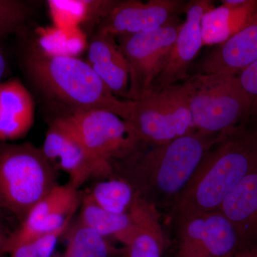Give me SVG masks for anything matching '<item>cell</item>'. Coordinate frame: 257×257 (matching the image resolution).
<instances>
[{
  "mask_svg": "<svg viewBox=\"0 0 257 257\" xmlns=\"http://www.w3.org/2000/svg\"><path fill=\"white\" fill-rule=\"evenodd\" d=\"M219 135L196 131L161 145L143 142L127 157L113 162L114 175L157 210L172 211Z\"/></svg>",
  "mask_w": 257,
  "mask_h": 257,
  "instance_id": "obj_1",
  "label": "cell"
},
{
  "mask_svg": "<svg viewBox=\"0 0 257 257\" xmlns=\"http://www.w3.org/2000/svg\"><path fill=\"white\" fill-rule=\"evenodd\" d=\"M256 117L219 134L172 209L175 216L218 210L233 189L257 170Z\"/></svg>",
  "mask_w": 257,
  "mask_h": 257,
  "instance_id": "obj_2",
  "label": "cell"
},
{
  "mask_svg": "<svg viewBox=\"0 0 257 257\" xmlns=\"http://www.w3.org/2000/svg\"><path fill=\"white\" fill-rule=\"evenodd\" d=\"M24 64L35 87L69 108L70 114L102 109L128 119L132 101L115 96L87 61L46 55L33 45L25 55Z\"/></svg>",
  "mask_w": 257,
  "mask_h": 257,
  "instance_id": "obj_3",
  "label": "cell"
},
{
  "mask_svg": "<svg viewBox=\"0 0 257 257\" xmlns=\"http://www.w3.org/2000/svg\"><path fill=\"white\" fill-rule=\"evenodd\" d=\"M181 84L198 132L219 135L257 115V99L245 92L237 74L198 72Z\"/></svg>",
  "mask_w": 257,
  "mask_h": 257,
  "instance_id": "obj_4",
  "label": "cell"
},
{
  "mask_svg": "<svg viewBox=\"0 0 257 257\" xmlns=\"http://www.w3.org/2000/svg\"><path fill=\"white\" fill-rule=\"evenodd\" d=\"M57 171L41 147L0 143V210L10 211L21 224L30 209L58 185Z\"/></svg>",
  "mask_w": 257,
  "mask_h": 257,
  "instance_id": "obj_5",
  "label": "cell"
},
{
  "mask_svg": "<svg viewBox=\"0 0 257 257\" xmlns=\"http://www.w3.org/2000/svg\"><path fill=\"white\" fill-rule=\"evenodd\" d=\"M126 121L142 141L153 145L170 143L197 131L179 83L132 101Z\"/></svg>",
  "mask_w": 257,
  "mask_h": 257,
  "instance_id": "obj_6",
  "label": "cell"
},
{
  "mask_svg": "<svg viewBox=\"0 0 257 257\" xmlns=\"http://www.w3.org/2000/svg\"><path fill=\"white\" fill-rule=\"evenodd\" d=\"M182 24L178 16L155 31L119 37V46L130 67L127 100L151 92L168 60Z\"/></svg>",
  "mask_w": 257,
  "mask_h": 257,
  "instance_id": "obj_7",
  "label": "cell"
},
{
  "mask_svg": "<svg viewBox=\"0 0 257 257\" xmlns=\"http://www.w3.org/2000/svg\"><path fill=\"white\" fill-rule=\"evenodd\" d=\"M60 119L94 155L111 165L143 143L128 121L111 111H76Z\"/></svg>",
  "mask_w": 257,
  "mask_h": 257,
  "instance_id": "obj_8",
  "label": "cell"
},
{
  "mask_svg": "<svg viewBox=\"0 0 257 257\" xmlns=\"http://www.w3.org/2000/svg\"><path fill=\"white\" fill-rule=\"evenodd\" d=\"M41 148L57 170L68 175V184L74 188L91 179L114 176L112 165L94 155L60 118L50 124Z\"/></svg>",
  "mask_w": 257,
  "mask_h": 257,
  "instance_id": "obj_9",
  "label": "cell"
},
{
  "mask_svg": "<svg viewBox=\"0 0 257 257\" xmlns=\"http://www.w3.org/2000/svg\"><path fill=\"white\" fill-rule=\"evenodd\" d=\"M182 0L114 1L99 22L98 32L114 37L155 31L184 12Z\"/></svg>",
  "mask_w": 257,
  "mask_h": 257,
  "instance_id": "obj_10",
  "label": "cell"
},
{
  "mask_svg": "<svg viewBox=\"0 0 257 257\" xmlns=\"http://www.w3.org/2000/svg\"><path fill=\"white\" fill-rule=\"evenodd\" d=\"M82 196L69 184L56 186L30 209L20 226L10 232L5 253L41 235L53 232L72 221Z\"/></svg>",
  "mask_w": 257,
  "mask_h": 257,
  "instance_id": "obj_11",
  "label": "cell"
},
{
  "mask_svg": "<svg viewBox=\"0 0 257 257\" xmlns=\"http://www.w3.org/2000/svg\"><path fill=\"white\" fill-rule=\"evenodd\" d=\"M214 7L213 2L209 0H192L186 4L185 21L181 25L168 60L154 83L152 91L161 90L188 78L191 64L203 47L201 31L203 15Z\"/></svg>",
  "mask_w": 257,
  "mask_h": 257,
  "instance_id": "obj_12",
  "label": "cell"
},
{
  "mask_svg": "<svg viewBox=\"0 0 257 257\" xmlns=\"http://www.w3.org/2000/svg\"><path fill=\"white\" fill-rule=\"evenodd\" d=\"M35 118V101L23 83L17 78L0 82V143L26 137Z\"/></svg>",
  "mask_w": 257,
  "mask_h": 257,
  "instance_id": "obj_13",
  "label": "cell"
},
{
  "mask_svg": "<svg viewBox=\"0 0 257 257\" xmlns=\"http://www.w3.org/2000/svg\"><path fill=\"white\" fill-rule=\"evenodd\" d=\"M257 61V12L247 25L221 45L201 64L199 73L238 74Z\"/></svg>",
  "mask_w": 257,
  "mask_h": 257,
  "instance_id": "obj_14",
  "label": "cell"
},
{
  "mask_svg": "<svg viewBox=\"0 0 257 257\" xmlns=\"http://www.w3.org/2000/svg\"><path fill=\"white\" fill-rule=\"evenodd\" d=\"M86 61L115 96L127 100L130 67L114 37L97 32L88 45Z\"/></svg>",
  "mask_w": 257,
  "mask_h": 257,
  "instance_id": "obj_15",
  "label": "cell"
},
{
  "mask_svg": "<svg viewBox=\"0 0 257 257\" xmlns=\"http://www.w3.org/2000/svg\"><path fill=\"white\" fill-rule=\"evenodd\" d=\"M218 211L232 224L242 248L257 244V170L233 189Z\"/></svg>",
  "mask_w": 257,
  "mask_h": 257,
  "instance_id": "obj_16",
  "label": "cell"
},
{
  "mask_svg": "<svg viewBox=\"0 0 257 257\" xmlns=\"http://www.w3.org/2000/svg\"><path fill=\"white\" fill-rule=\"evenodd\" d=\"M130 211L135 228L120 257H164L167 240L159 211L138 194Z\"/></svg>",
  "mask_w": 257,
  "mask_h": 257,
  "instance_id": "obj_17",
  "label": "cell"
},
{
  "mask_svg": "<svg viewBox=\"0 0 257 257\" xmlns=\"http://www.w3.org/2000/svg\"><path fill=\"white\" fill-rule=\"evenodd\" d=\"M257 12V0H226L204 13L201 22L203 46L219 45L244 28Z\"/></svg>",
  "mask_w": 257,
  "mask_h": 257,
  "instance_id": "obj_18",
  "label": "cell"
},
{
  "mask_svg": "<svg viewBox=\"0 0 257 257\" xmlns=\"http://www.w3.org/2000/svg\"><path fill=\"white\" fill-rule=\"evenodd\" d=\"M79 220L101 236L113 238L126 244L133 233L135 220L132 213L116 214L96 205L87 194L82 196Z\"/></svg>",
  "mask_w": 257,
  "mask_h": 257,
  "instance_id": "obj_19",
  "label": "cell"
},
{
  "mask_svg": "<svg viewBox=\"0 0 257 257\" xmlns=\"http://www.w3.org/2000/svg\"><path fill=\"white\" fill-rule=\"evenodd\" d=\"M64 235L66 247L61 257H120L122 251L79 219L71 223Z\"/></svg>",
  "mask_w": 257,
  "mask_h": 257,
  "instance_id": "obj_20",
  "label": "cell"
},
{
  "mask_svg": "<svg viewBox=\"0 0 257 257\" xmlns=\"http://www.w3.org/2000/svg\"><path fill=\"white\" fill-rule=\"evenodd\" d=\"M54 26L78 28L82 24L97 19L99 23L112 1L50 0L47 2Z\"/></svg>",
  "mask_w": 257,
  "mask_h": 257,
  "instance_id": "obj_21",
  "label": "cell"
},
{
  "mask_svg": "<svg viewBox=\"0 0 257 257\" xmlns=\"http://www.w3.org/2000/svg\"><path fill=\"white\" fill-rule=\"evenodd\" d=\"M34 46L46 55L79 57L88 44L85 32L80 28H60L53 25L37 30Z\"/></svg>",
  "mask_w": 257,
  "mask_h": 257,
  "instance_id": "obj_22",
  "label": "cell"
},
{
  "mask_svg": "<svg viewBox=\"0 0 257 257\" xmlns=\"http://www.w3.org/2000/svg\"><path fill=\"white\" fill-rule=\"evenodd\" d=\"M208 257H234L242 248L232 224L220 211L204 213Z\"/></svg>",
  "mask_w": 257,
  "mask_h": 257,
  "instance_id": "obj_23",
  "label": "cell"
},
{
  "mask_svg": "<svg viewBox=\"0 0 257 257\" xmlns=\"http://www.w3.org/2000/svg\"><path fill=\"white\" fill-rule=\"evenodd\" d=\"M87 194L96 205L116 214L130 212L138 196L131 184L115 175L101 179Z\"/></svg>",
  "mask_w": 257,
  "mask_h": 257,
  "instance_id": "obj_24",
  "label": "cell"
},
{
  "mask_svg": "<svg viewBox=\"0 0 257 257\" xmlns=\"http://www.w3.org/2000/svg\"><path fill=\"white\" fill-rule=\"evenodd\" d=\"M174 257H208L204 214L177 216Z\"/></svg>",
  "mask_w": 257,
  "mask_h": 257,
  "instance_id": "obj_25",
  "label": "cell"
},
{
  "mask_svg": "<svg viewBox=\"0 0 257 257\" xmlns=\"http://www.w3.org/2000/svg\"><path fill=\"white\" fill-rule=\"evenodd\" d=\"M69 224L53 231L34 238L20 245L10 251V257H53L60 237L64 236L68 229Z\"/></svg>",
  "mask_w": 257,
  "mask_h": 257,
  "instance_id": "obj_26",
  "label": "cell"
},
{
  "mask_svg": "<svg viewBox=\"0 0 257 257\" xmlns=\"http://www.w3.org/2000/svg\"><path fill=\"white\" fill-rule=\"evenodd\" d=\"M30 15V8L18 0H0V41L18 32Z\"/></svg>",
  "mask_w": 257,
  "mask_h": 257,
  "instance_id": "obj_27",
  "label": "cell"
},
{
  "mask_svg": "<svg viewBox=\"0 0 257 257\" xmlns=\"http://www.w3.org/2000/svg\"><path fill=\"white\" fill-rule=\"evenodd\" d=\"M237 75L245 92L257 99V61L243 69Z\"/></svg>",
  "mask_w": 257,
  "mask_h": 257,
  "instance_id": "obj_28",
  "label": "cell"
},
{
  "mask_svg": "<svg viewBox=\"0 0 257 257\" xmlns=\"http://www.w3.org/2000/svg\"><path fill=\"white\" fill-rule=\"evenodd\" d=\"M10 232H8L3 225L2 221L0 220V256L4 254L5 247L8 243Z\"/></svg>",
  "mask_w": 257,
  "mask_h": 257,
  "instance_id": "obj_29",
  "label": "cell"
},
{
  "mask_svg": "<svg viewBox=\"0 0 257 257\" xmlns=\"http://www.w3.org/2000/svg\"><path fill=\"white\" fill-rule=\"evenodd\" d=\"M234 257H257V244L241 248Z\"/></svg>",
  "mask_w": 257,
  "mask_h": 257,
  "instance_id": "obj_30",
  "label": "cell"
},
{
  "mask_svg": "<svg viewBox=\"0 0 257 257\" xmlns=\"http://www.w3.org/2000/svg\"><path fill=\"white\" fill-rule=\"evenodd\" d=\"M7 67H8V65H7L6 57H5L4 51L0 45V82H1V79H3V76L5 75V72H6Z\"/></svg>",
  "mask_w": 257,
  "mask_h": 257,
  "instance_id": "obj_31",
  "label": "cell"
},
{
  "mask_svg": "<svg viewBox=\"0 0 257 257\" xmlns=\"http://www.w3.org/2000/svg\"><path fill=\"white\" fill-rule=\"evenodd\" d=\"M53 257H59V256H56L55 255V256H54Z\"/></svg>",
  "mask_w": 257,
  "mask_h": 257,
  "instance_id": "obj_32",
  "label": "cell"
}]
</instances>
